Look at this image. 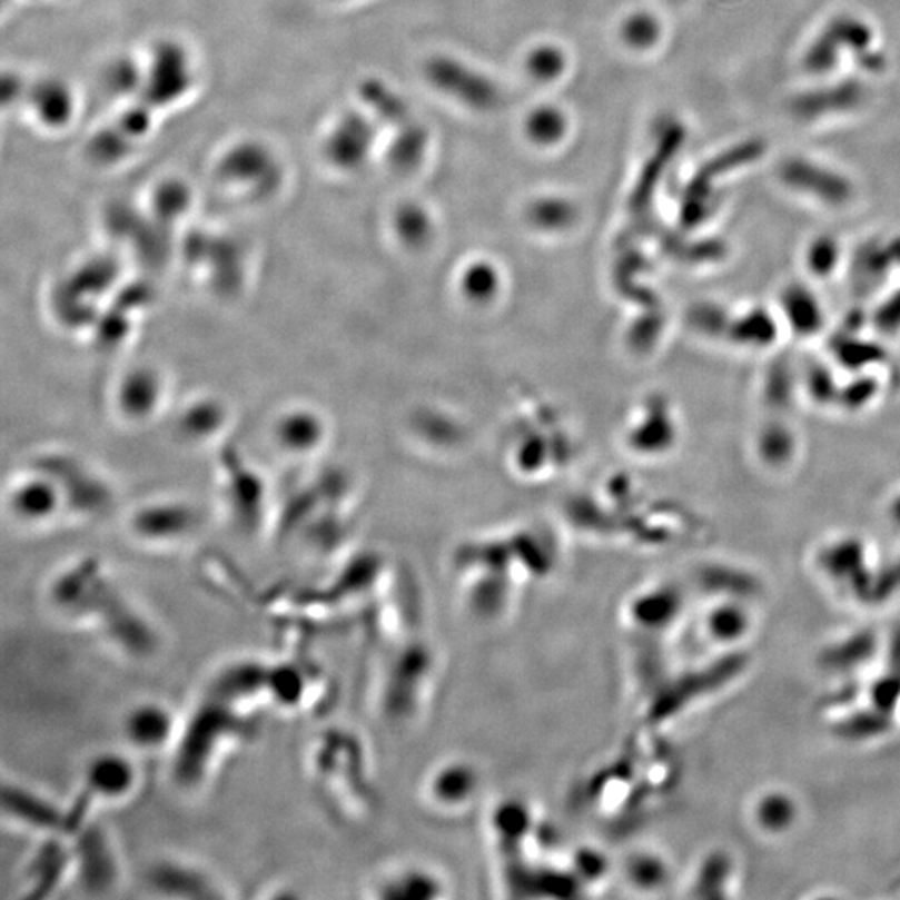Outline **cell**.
<instances>
[{
	"instance_id": "24",
	"label": "cell",
	"mask_w": 900,
	"mask_h": 900,
	"mask_svg": "<svg viewBox=\"0 0 900 900\" xmlns=\"http://www.w3.org/2000/svg\"><path fill=\"white\" fill-rule=\"evenodd\" d=\"M861 96V90L856 83H845L841 90H829L828 93H811L799 102V112H818V110L834 109V107L852 106Z\"/></svg>"
},
{
	"instance_id": "11",
	"label": "cell",
	"mask_w": 900,
	"mask_h": 900,
	"mask_svg": "<svg viewBox=\"0 0 900 900\" xmlns=\"http://www.w3.org/2000/svg\"><path fill=\"white\" fill-rule=\"evenodd\" d=\"M274 446L294 461L306 462L323 444V424L307 404L284 406L270 426Z\"/></svg>"
},
{
	"instance_id": "20",
	"label": "cell",
	"mask_w": 900,
	"mask_h": 900,
	"mask_svg": "<svg viewBox=\"0 0 900 900\" xmlns=\"http://www.w3.org/2000/svg\"><path fill=\"white\" fill-rule=\"evenodd\" d=\"M427 133L423 127L404 123L403 132L390 149V162L397 169L409 170L419 166L426 154Z\"/></svg>"
},
{
	"instance_id": "1",
	"label": "cell",
	"mask_w": 900,
	"mask_h": 900,
	"mask_svg": "<svg viewBox=\"0 0 900 900\" xmlns=\"http://www.w3.org/2000/svg\"><path fill=\"white\" fill-rule=\"evenodd\" d=\"M250 729V718L214 699L204 698L189 722L180 728L174 745L176 781L186 789L206 784L226 754L249 738Z\"/></svg>"
},
{
	"instance_id": "6",
	"label": "cell",
	"mask_w": 900,
	"mask_h": 900,
	"mask_svg": "<svg viewBox=\"0 0 900 900\" xmlns=\"http://www.w3.org/2000/svg\"><path fill=\"white\" fill-rule=\"evenodd\" d=\"M139 784V769L132 758L120 752H99L83 769L82 789L72 808L90 814L97 804H122L133 798Z\"/></svg>"
},
{
	"instance_id": "23",
	"label": "cell",
	"mask_w": 900,
	"mask_h": 900,
	"mask_svg": "<svg viewBox=\"0 0 900 900\" xmlns=\"http://www.w3.org/2000/svg\"><path fill=\"white\" fill-rule=\"evenodd\" d=\"M364 96H366L367 102L376 107L379 116L389 120V122L400 123V126L409 122V112H407L406 103H404L396 93L380 86V83H367L366 89H364Z\"/></svg>"
},
{
	"instance_id": "18",
	"label": "cell",
	"mask_w": 900,
	"mask_h": 900,
	"mask_svg": "<svg viewBox=\"0 0 900 900\" xmlns=\"http://www.w3.org/2000/svg\"><path fill=\"white\" fill-rule=\"evenodd\" d=\"M734 343L748 349H768L778 339V324L774 314L761 307H752L744 313L734 314Z\"/></svg>"
},
{
	"instance_id": "3",
	"label": "cell",
	"mask_w": 900,
	"mask_h": 900,
	"mask_svg": "<svg viewBox=\"0 0 900 900\" xmlns=\"http://www.w3.org/2000/svg\"><path fill=\"white\" fill-rule=\"evenodd\" d=\"M113 585L97 558H82L63 567L47 589V602L57 617L90 629Z\"/></svg>"
},
{
	"instance_id": "25",
	"label": "cell",
	"mask_w": 900,
	"mask_h": 900,
	"mask_svg": "<svg viewBox=\"0 0 900 900\" xmlns=\"http://www.w3.org/2000/svg\"><path fill=\"white\" fill-rule=\"evenodd\" d=\"M839 257H841V250H839L834 240L818 239L809 247L805 263H808L812 276L825 279V277L832 276V273H834L835 266L839 264Z\"/></svg>"
},
{
	"instance_id": "16",
	"label": "cell",
	"mask_w": 900,
	"mask_h": 900,
	"mask_svg": "<svg viewBox=\"0 0 900 900\" xmlns=\"http://www.w3.org/2000/svg\"><path fill=\"white\" fill-rule=\"evenodd\" d=\"M374 130L366 119L347 116L340 120L329 140V156L337 166L357 167L364 162L373 144Z\"/></svg>"
},
{
	"instance_id": "17",
	"label": "cell",
	"mask_w": 900,
	"mask_h": 900,
	"mask_svg": "<svg viewBox=\"0 0 900 900\" xmlns=\"http://www.w3.org/2000/svg\"><path fill=\"white\" fill-rule=\"evenodd\" d=\"M781 314L785 317L788 329L799 336H814L824 324L821 304L808 287L798 284L789 286L782 294Z\"/></svg>"
},
{
	"instance_id": "4",
	"label": "cell",
	"mask_w": 900,
	"mask_h": 900,
	"mask_svg": "<svg viewBox=\"0 0 900 900\" xmlns=\"http://www.w3.org/2000/svg\"><path fill=\"white\" fill-rule=\"evenodd\" d=\"M127 535L149 551L184 547L200 528V512L182 498L144 502L127 517Z\"/></svg>"
},
{
	"instance_id": "21",
	"label": "cell",
	"mask_w": 900,
	"mask_h": 900,
	"mask_svg": "<svg viewBox=\"0 0 900 900\" xmlns=\"http://www.w3.org/2000/svg\"><path fill=\"white\" fill-rule=\"evenodd\" d=\"M621 36L632 49H651L661 37V23L651 13H632L622 23Z\"/></svg>"
},
{
	"instance_id": "8",
	"label": "cell",
	"mask_w": 900,
	"mask_h": 900,
	"mask_svg": "<svg viewBox=\"0 0 900 900\" xmlns=\"http://www.w3.org/2000/svg\"><path fill=\"white\" fill-rule=\"evenodd\" d=\"M73 878L92 894H106L119 881L120 866L109 839L100 829L83 825L72 835Z\"/></svg>"
},
{
	"instance_id": "5",
	"label": "cell",
	"mask_w": 900,
	"mask_h": 900,
	"mask_svg": "<svg viewBox=\"0 0 900 900\" xmlns=\"http://www.w3.org/2000/svg\"><path fill=\"white\" fill-rule=\"evenodd\" d=\"M172 384L160 367L137 364L117 376L110 387V409L129 427L157 423L170 409Z\"/></svg>"
},
{
	"instance_id": "7",
	"label": "cell",
	"mask_w": 900,
	"mask_h": 900,
	"mask_svg": "<svg viewBox=\"0 0 900 900\" xmlns=\"http://www.w3.org/2000/svg\"><path fill=\"white\" fill-rule=\"evenodd\" d=\"M180 724L176 712L159 701L132 705L122 719V738L136 754L172 751L179 738Z\"/></svg>"
},
{
	"instance_id": "2",
	"label": "cell",
	"mask_w": 900,
	"mask_h": 900,
	"mask_svg": "<svg viewBox=\"0 0 900 900\" xmlns=\"http://www.w3.org/2000/svg\"><path fill=\"white\" fill-rule=\"evenodd\" d=\"M7 508L17 524L43 531L69 521V502L59 478L39 464L17 472L6 494Z\"/></svg>"
},
{
	"instance_id": "26",
	"label": "cell",
	"mask_w": 900,
	"mask_h": 900,
	"mask_svg": "<svg viewBox=\"0 0 900 900\" xmlns=\"http://www.w3.org/2000/svg\"><path fill=\"white\" fill-rule=\"evenodd\" d=\"M891 515L900 522V494L896 497V501H892Z\"/></svg>"
},
{
	"instance_id": "10",
	"label": "cell",
	"mask_w": 900,
	"mask_h": 900,
	"mask_svg": "<svg viewBox=\"0 0 900 900\" xmlns=\"http://www.w3.org/2000/svg\"><path fill=\"white\" fill-rule=\"evenodd\" d=\"M2 812L17 828L39 835H66L67 811L16 782H3Z\"/></svg>"
},
{
	"instance_id": "13",
	"label": "cell",
	"mask_w": 900,
	"mask_h": 900,
	"mask_svg": "<svg viewBox=\"0 0 900 900\" xmlns=\"http://www.w3.org/2000/svg\"><path fill=\"white\" fill-rule=\"evenodd\" d=\"M229 468V474H224V507L244 531L256 532L267 515V487L260 482L259 474L247 471L243 464L240 474H237V467Z\"/></svg>"
},
{
	"instance_id": "15",
	"label": "cell",
	"mask_w": 900,
	"mask_h": 900,
	"mask_svg": "<svg viewBox=\"0 0 900 900\" xmlns=\"http://www.w3.org/2000/svg\"><path fill=\"white\" fill-rule=\"evenodd\" d=\"M782 177L791 186L809 190L825 202L842 204L851 197V186L845 179L804 160L789 162L782 170Z\"/></svg>"
},
{
	"instance_id": "19",
	"label": "cell",
	"mask_w": 900,
	"mask_h": 900,
	"mask_svg": "<svg viewBox=\"0 0 900 900\" xmlns=\"http://www.w3.org/2000/svg\"><path fill=\"white\" fill-rule=\"evenodd\" d=\"M567 132V119L562 110L542 106L532 110L525 120V133L537 146H554Z\"/></svg>"
},
{
	"instance_id": "27",
	"label": "cell",
	"mask_w": 900,
	"mask_h": 900,
	"mask_svg": "<svg viewBox=\"0 0 900 900\" xmlns=\"http://www.w3.org/2000/svg\"><path fill=\"white\" fill-rule=\"evenodd\" d=\"M674 2H679V0H674Z\"/></svg>"
},
{
	"instance_id": "9",
	"label": "cell",
	"mask_w": 900,
	"mask_h": 900,
	"mask_svg": "<svg viewBox=\"0 0 900 900\" xmlns=\"http://www.w3.org/2000/svg\"><path fill=\"white\" fill-rule=\"evenodd\" d=\"M426 77L437 89L472 109H494L501 102V90L492 80L449 57L431 59L426 66Z\"/></svg>"
},
{
	"instance_id": "12",
	"label": "cell",
	"mask_w": 900,
	"mask_h": 900,
	"mask_svg": "<svg viewBox=\"0 0 900 900\" xmlns=\"http://www.w3.org/2000/svg\"><path fill=\"white\" fill-rule=\"evenodd\" d=\"M229 407L219 397L199 394L186 400L177 413V434L189 446H212L229 433Z\"/></svg>"
},
{
	"instance_id": "22",
	"label": "cell",
	"mask_w": 900,
	"mask_h": 900,
	"mask_svg": "<svg viewBox=\"0 0 900 900\" xmlns=\"http://www.w3.org/2000/svg\"><path fill=\"white\" fill-rule=\"evenodd\" d=\"M525 67L538 82H551L564 72L565 56L555 46H538L528 53Z\"/></svg>"
},
{
	"instance_id": "14",
	"label": "cell",
	"mask_w": 900,
	"mask_h": 900,
	"mask_svg": "<svg viewBox=\"0 0 900 900\" xmlns=\"http://www.w3.org/2000/svg\"><path fill=\"white\" fill-rule=\"evenodd\" d=\"M147 886L156 894L169 898H222L207 872L182 861H164L147 876Z\"/></svg>"
}]
</instances>
